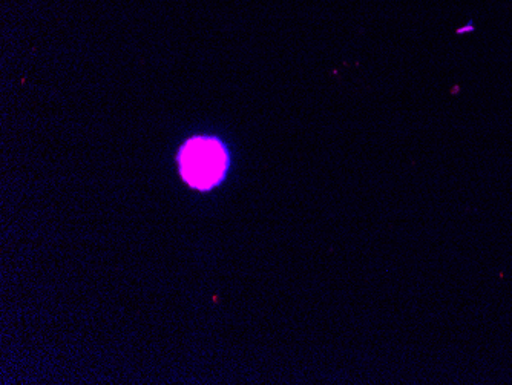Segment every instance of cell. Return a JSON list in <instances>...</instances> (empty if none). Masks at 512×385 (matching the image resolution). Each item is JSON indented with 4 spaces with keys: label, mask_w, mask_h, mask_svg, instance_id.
<instances>
[{
    "label": "cell",
    "mask_w": 512,
    "mask_h": 385,
    "mask_svg": "<svg viewBox=\"0 0 512 385\" xmlns=\"http://www.w3.org/2000/svg\"><path fill=\"white\" fill-rule=\"evenodd\" d=\"M178 165L184 180L200 191L221 183L229 169V151L214 137H195L178 152Z\"/></svg>",
    "instance_id": "obj_1"
}]
</instances>
